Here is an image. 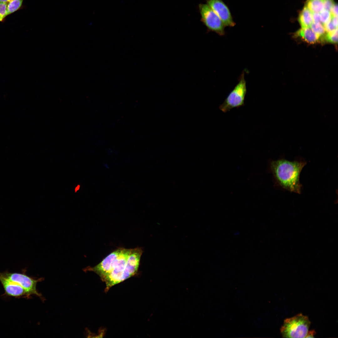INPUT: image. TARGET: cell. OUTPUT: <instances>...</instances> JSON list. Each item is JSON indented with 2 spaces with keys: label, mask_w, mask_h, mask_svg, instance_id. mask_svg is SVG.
<instances>
[{
  "label": "cell",
  "mask_w": 338,
  "mask_h": 338,
  "mask_svg": "<svg viewBox=\"0 0 338 338\" xmlns=\"http://www.w3.org/2000/svg\"><path fill=\"white\" fill-rule=\"evenodd\" d=\"M141 248H120L111 253L98 265L89 270L100 276L106 285L108 290L112 286L135 275L137 272L141 257Z\"/></svg>",
  "instance_id": "cell-1"
},
{
  "label": "cell",
  "mask_w": 338,
  "mask_h": 338,
  "mask_svg": "<svg viewBox=\"0 0 338 338\" xmlns=\"http://www.w3.org/2000/svg\"><path fill=\"white\" fill-rule=\"evenodd\" d=\"M305 164L306 163L303 161L282 159L271 161L270 167L279 185L290 192L300 193L302 188L300 176Z\"/></svg>",
  "instance_id": "cell-2"
},
{
  "label": "cell",
  "mask_w": 338,
  "mask_h": 338,
  "mask_svg": "<svg viewBox=\"0 0 338 338\" xmlns=\"http://www.w3.org/2000/svg\"><path fill=\"white\" fill-rule=\"evenodd\" d=\"M311 323L307 316L300 313L284 321L280 332L284 338H305Z\"/></svg>",
  "instance_id": "cell-3"
},
{
  "label": "cell",
  "mask_w": 338,
  "mask_h": 338,
  "mask_svg": "<svg viewBox=\"0 0 338 338\" xmlns=\"http://www.w3.org/2000/svg\"><path fill=\"white\" fill-rule=\"evenodd\" d=\"M246 92V82L244 79V72L243 71L241 75L238 83L220 105L219 109L226 113L233 108H238L243 106Z\"/></svg>",
  "instance_id": "cell-4"
},
{
  "label": "cell",
  "mask_w": 338,
  "mask_h": 338,
  "mask_svg": "<svg viewBox=\"0 0 338 338\" xmlns=\"http://www.w3.org/2000/svg\"><path fill=\"white\" fill-rule=\"evenodd\" d=\"M199 9L202 22L208 30L220 36L225 34V26L221 19L207 4L199 5Z\"/></svg>",
  "instance_id": "cell-5"
},
{
  "label": "cell",
  "mask_w": 338,
  "mask_h": 338,
  "mask_svg": "<svg viewBox=\"0 0 338 338\" xmlns=\"http://www.w3.org/2000/svg\"><path fill=\"white\" fill-rule=\"evenodd\" d=\"M1 273L6 278L21 285L26 291L28 298L31 294H35L40 297L42 296L36 289L38 280L28 276L24 272L10 273L6 271Z\"/></svg>",
  "instance_id": "cell-6"
},
{
  "label": "cell",
  "mask_w": 338,
  "mask_h": 338,
  "mask_svg": "<svg viewBox=\"0 0 338 338\" xmlns=\"http://www.w3.org/2000/svg\"><path fill=\"white\" fill-rule=\"evenodd\" d=\"M208 5L219 17L225 26L233 27L235 25L230 11L222 0H206Z\"/></svg>",
  "instance_id": "cell-7"
},
{
  "label": "cell",
  "mask_w": 338,
  "mask_h": 338,
  "mask_svg": "<svg viewBox=\"0 0 338 338\" xmlns=\"http://www.w3.org/2000/svg\"><path fill=\"white\" fill-rule=\"evenodd\" d=\"M0 282L5 291L4 294L16 298L22 297L28 298L26 291L21 285L6 278L1 272H0Z\"/></svg>",
  "instance_id": "cell-8"
},
{
  "label": "cell",
  "mask_w": 338,
  "mask_h": 338,
  "mask_svg": "<svg viewBox=\"0 0 338 338\" xmlns=\"http://www.w3.org/2000/svg\"><path fill=\"white\" fill-rule=\"evenodd\" d=\"M294 36L301 38L306 42L311 44L318 42L321 38L314 33L310 28H301L296 32Z\"/></svg>",
  "instance_id": "cell-9"
},
{
  "label": "cell",
  "mask_w": 338,
  "mask_h": 338,
  "mask_svg": "<svg viewBox=\"0 0 338 338\" xmlns=\"http://www.w3.org/2000/svg\"><path fill=\"white\" fill-rule=\"evenodd\" d=\"M298 20L302 28H310L313 23L312 13L305 6L301 11Z\"/></svg>",
  "instance_id": "cell-10"
},
{
  "label": "cell",
  "mask_w": 338,
  "mask_h": 338,
  "mask_svg": "<svg viewBox=\"0 0 338 338\" xmlns=\"http://www.w3.org/2000/svg\"><path fill=\"white\" fill-rule=\"evenodd\" d=\"M305 6L312 13H320L324 9L323 0H307Z\"/></svg>",
  "instance_id": "cell-11"
},
{
  "label": "cell",
  "mask_w": 338,
  "mask_h": 338,
  "mask_svg": "<svg viewBox=\"0 0 338 338\" xmlns=\"http://www.w3.org/2000/svg\"><path fill=\"white\" fill-rule=\"evenodd\" d=\"M23 0H11L7 3V9L8 15L23 8Z\"/></svg>",
  "instance_id": "cell-12"
},
{
  "label": "cell",
  "mask_w": 338,
  "mask_h": 338,
  "mask_svg": "<svg viewBox=\"0 0 338 338\" xmlns=\"http://www.w3.org/2000/svg\"><path fill=\"white\" fill-rule=\"evenodd\" d=\"M310 28L314 33L321 37L325 32L324 25L320 22H313Z\"/></svg>",
  "instance_id": "cell-13"
},
{
  "label": "cell",
  "mask_w": 338,
  "mask_h": 338,
  "mask_svg": "<svg viewBox=\"0 0 338 338\" xmlns=\"http://www.w3.org/2000/svg\"><path fill=\"white\" fill-rule=\"evenodd\" d=\"M325 39L327 42L335 43L338 42L337 28L330 32H328L324 37Z\"/></svg>",
  "instance_id": "cell-14"
},
{
  "label": "cell",
  "mask_w": 338,
  "mask_h": 338,
  "mask_svg": "<svg viewBox=\"0 0 338 338\" xmlns=\"http://www.w3.org/2000/svg\"><path fill=\"white\" fill-rule=\"evenodd\" d=\"M320 22L324 25L330 21L332 15L330 12L324 9L320 13Z\"/></svg>",
  "instance_id": "cell-15"
},
{
  "label": "cell",
  "mask_w": 338,
  "mask_h": 338,
  "mask_svg": "<svg viewBox=\"0 0 338 338\" xmlns=\"http://www.w3.org/2000/svg\"><path fill=\"white\" fill-rule=\"evenodd\" d=\"M7 3L0 2V22L5 21L8 15L7 9Z\"/></svg>",
  "instance_id": "cell-16"
},
{
  "label": "cell",
  "mask_w": 338,
  "mask_h": 338,
  "mask_svg": "<svg viewBox=\"0 0 338 338\" xmlns=\"http://www.w3.org/2000/svg\"><path fill=\"white\" fill-rule=\"evenodd\" d=\"M324 26L325 31L327 32H331L337 28L334 25L331 21V19L327 23L324 24Z\"/></svg>",
  "instance_id": "cell-17"
},
{
  "label": "cell",
  "mask_w": 338,
  "mask_h": 338,
  "mask_svg": "<svg viewBox=\"0 0 338 338\" xmlns=\"http://www.w3.org/2000/svg\"><path fill=\"white\" fill-rule=\"evenodd\" d=\"M324 9L330 12L332 6L334 4L333 0H323Z\"/></svg>",
  "instance_id": "cell-18"
},
{
  "label": "cell",
  "mask_w": 338,
  "mask_h": 338,
  "mask_svg": "<svg viewBox=\"0 0 338 338\" xmlns=\"http://www.w3.org/2000/svg\"><path fill=\"white\" fill-rule=\"evenodd\" d=\"M338 6L337 4L334 3L330 11L332 16H337Z\"/></svg>",
  "instance_id": "cell-19"
},
{
  "label": "cell",
  "mask_w": 338,
  "mask_h": 338,
  "mask_svg": "<svg viewBox=\"0 0 338 338\" xmlns=\"http://www.w3.org/2000/svg\"><path fill=\"white\" fill-rule=\"evenodd\" d=\"M312 17L313 22H320V13H312Z\"/></svg>",
  "instance_id": "cell-20"
},
{
  "label": "cell",
  "mask_w": 338,
  "mask_h": 338,
  "mask_svg": "<svg viewBox=\"0 0 338 338\" xmlns=\"http://www.w3.org/2000/svg\"><path fill=\"white\" fill-rule=\"evenodd\" d=\"M316 333L315 331L314 330H310L308 331L307 333L305 338H314V336Z\"/></svg>",
  "instance_id": "cell-21"
},
{
  "label": "cell",
  "mask_w": 338,
  "mask_h": 338,
  "mask_svg": "<svg viewBox=\"0 0 338 338\" xmlns=\"http://www.w3.org/2000/svg\"><path fill=\"white\" fill-rule=\"evenodd\" d=\"M331 20L334 25L336 28L338 27L337 16H332Z\"/></svg>",
  "instance_id": "cell-22"
},
{
  "label": "cell",
  "mask_w": 338,
  "mask_h": 338,
  "mask_svg": "<svg viewBox=\"0 0 338 338\" xmlns=\"http://www.w3.org/2000/svg\"><path fill=\"white\" fill-rule=\"evenodd\" d=\"M0 2L8 3V0H0Z\"/></svg>",
  "instance_id": "cell-23"
},
{
  "label": "cell",
  "mask_w": 338,
  "mask_h": 338,
  "mask_svg": "<svg viewBox=\"0 0 338 338\" xmlns=\"http://www.w3.org/2000/svg\"><path fill=\"white\" fill-rule=\"evenodd\" d=\"M79 185L78 186H77V187H76V188H75V192H76V191H77V190H78L79 189Z\"/></svg>",
  "instance_id": "cell-24"
},
{
  "label": "cell",
  "mask_w": 338,
  "mask_h": 338,
  "mask_svg": "<svg viewBox=\"0 0 338 338\" xmlns=\"http://www.w3.org/2000/svg\"><path fill=\"white\" fill-rule=\"evenodd\" d=\"M8 0V2H9V1H10V0Z\"/></svg>",
  "instance_id": "cell-25"
}]
</instances>
